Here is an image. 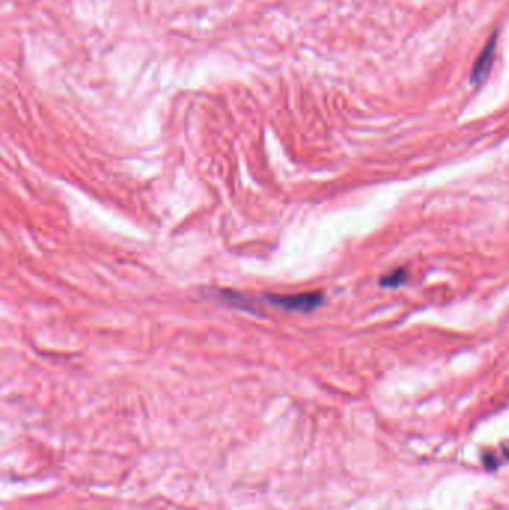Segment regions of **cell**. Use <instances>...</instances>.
Here are the masks:
<instances>
[{"label":"cell","mask_w":509,"mask_h":510,"mask_svg":"<svg viewBox=\"0 0 509 510\" xmlns=\"http://www.w3.org/2000/svg\"><path fill=\"white\" fill-rule=\"evenodd\" d=\"M266 300L278 306L285 311H295V312H311L317 306L322 304L323 294L322 293H302V294H290V296H273L268 294Z\"/></svg>","instance_id":"obj_1"},{"label":"cell","mask_w":509,"mask_h":510,"mask_svg":"<svg viewBox=\"0 0 509 510\" xmlns=\"http://www.w3.org/2000/svg\"><path fill=\"white\" fill-rule=\"evenodd\" d=\"M494 48H496V36H493L487 45L484 47L483 52L479 54L478 60L475 62V66L472 69V74H471V79L476 84L479 81H483L487 74L490 72V67H491V63H493V57H494Z\"/></svg>","instance_id":"obj_2"},{"label":"cell","mask_w":509,"mask_h":510,"mask_svg":"<svg viewBox=\"0 0 509 510\" xmlns=\"http://www.w3.org/2000/svg\"><path fill=\"white\" fill-rule=\"evenodd\" d=\"M405 279H406V272L403 269H400V270L390 273L388 276H384L381 284L384 287H399L400 284L405 282Z\"/></svg>","instance_id":"obj_3"}]
</instances>
